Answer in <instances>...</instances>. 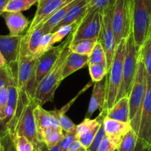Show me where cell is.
<instances>
[{"label":"cell","instance_id":"cell-1","mask_svg":"<svg viewBox=\"0 0 151 151\" xmlns=\"http://www.w3.org/2000/svg\"><path fill=\"white\" fill-rule=\"evenodd\" d=\"M74 31L67 37V43L56 64L45 77L39 84L35 92L33 99L39 105L42 106L48 101H53L55 92L62 82V73L65 62L68 55L70 53V45L73 39Z\"/></svg>","mask_w":151,"mask_h":151},{"label":"cell","instance_id":"cell-2","mask_svg":"<svg viewBox=\"0 0 151 151\" xmlns=\"http://www.w3.org/2000/svg\"><path fill=\"white\" fill-rule=\"evenodd\" d=\"M147 71L139 56L137 73L131 92L129 96L130 124L131 128L138 135L142 108L147 92Z\"/></svg>","mask_w":151,"mask_h":151},{"label":"cell","instance_id":"cell-3","mask_svg":"<svg viewBox=\"0 0 151 151\" xmlns=\"http://www.w3.org/2000/svg\"><path fill=\"white\" fill-rule=\"evenodd\" d=\"M125 43L126 39L122 40L121 42L116 45L111 66L106 75L107 91H106V101L104 110L107 112L115 104L122 81Z\"/></svg>","mask_w":151,"mask_h":151},{"label":"cell","instance_id":"cell-4","mask_svg":"<svg viewBox=\"0 0 151 151\" xmlns=\"http://www.w3.org/2000/svg\"><path fill=\"white\" fill-rule=\"evenodd\" d=\"M139 56V50L136 47L132 30L126 39L122 81L117 95L116 101L123 97H129L130 96L137 73Z\"/></svg>","mask_w":151,"mask_h":151},{"label":"cell","instance_id":"cell-5","mask_svg":"<svg viewBox=\"0 0 151 151\" xmlns=\"http://www.w3.org/2000/svg\"><path fill=\"white\" fill-rule=\"evenodd\" d=\"M116 46L127 39L133 30L132 0H116L112 17Z\"/></svg>","mask_w":151,"mask_h":151},{"label":"cell","instance_id":"cell-6","mask_svg":"<svg viewBox=\"0 0 151 151\" xmlns=\"http://www.w3.org/2000/svg\"><path fill=\"white\" fill-rule=\"evenodd\" d=\"M133 34L137 50L148 36L151 22V0H132Z\"/></svg>","mask_w":151,"mask_h":151},{"label":"cell","instance_id":"cell-7","mask_svg":"<svg viewBox=\"0 0 151 151\" xmlns=\"http://www.w3.org/2000/svg\"><path fill=\"white\" fill-rule=\"evenodd\" d=\"M67 43V39L58 46H53L36 59L33 79L27 86V91L33 98L38 85L46 76L56 64Z\"/></svg>","mask_w":151,"mask_h":151},{"label":"cell","instance_id":"cell-8","mask_svg":"<svg viewBox=\"0 0 151 151\" xmlns=\"http://www.w3.org/2000/svg\"><path fill=\"white\" fill-rule=\"evenodd\" d=\"M37 105L39 104L36 102L34 99H31L22 114L16 131V135L25 136L33 144L34 151H40L43 143L39 139L37 127L33 113L34 109Z\"/></svg>","mask_w":151,"mask_h":151},{"label":"cell","instance_id":"cell-9","mask_svg":"<svg viewBox=\"0 0 151 151\" xmlns=\"http://www.w3.org/2000/svg\"><path fill=\"white\" fill-rule=\"evenodd\" d=\"M115 2L110 5L102 14V24L101 32L98 40L102 45L107 58V71L111 66L113 56L115 53L116 42L113 27H112V17H113V8Z\"/></svg>","mask_w":151,"mask_h":151},{"label":"cell","instance_id":"cell-10","mask_svg":"<svg viewBox=\"0 0 151 151\" xmlns=\"http://www.w3.org/2000/svg\"><path fill=\"white\" fill-rule=\"evenodd\" d=\"M102 24V15L99 12L88 13L74 30L73 41L99 39Z\"/></svg>","mask_w":151,"mask_h":151},{"label":"cell","instance_id":"cell-11","mask_svg":"<svg viewBox=\"0 0 151 151\" xmlns=\"http://www.w3.org/2000/svg\"><path fill=\"white\" fill-rule=\"evenodd\" d=\"M107 116V111L101 110L98 116L91 119V118H85V119L76 127V140L79 141L82 146L88 149L95 138L97 132L102 124L104 119Z\"/></svg>","mask_w":151,"mask_h":151},{"label":"cell","instance_id":"cell-12","mask_svg":"<svg viewBox=\"0 0 151 151\" xmlns=\"http://www.w3.org/2000/svg\"><path fill=\"white\" fill-rule=\"evenodd\" d=\"M74 0H39L37 10L26 33L29 34L36 26L44 23L55 12Z\"/></svg>","mask_w":151,"mask_h":151},{"label":"cell","instance_id":"cell-13","mask_svg":"<svg viewBox=\"0 0 151 151\" xmlns=\"http://www.w3.org/2000/svg\"><path fill=\"white\" fill-rule=\"evenodd\" d=\"M147 83L146 96L142 108L138 137L151 146V77L148 75H147Z\"/></svg>","mask_w":151,"mask_h":151},{"label":"cell","instance_id":"cell-14","mask_svg":"<svg viewBox=\"0 0 151 151\" xmlns=\"http://www.w3.org/2000/svg\"><path fill=\"white\" fill-rule=\"evenodd\" d=\"M22 36L23 35H0V51L6 61L7 65L17 62Z\"/></svg>","mask_w":151,"mask_h":151},{"label":"cell","instance_id":"cell-15","mask_svg":"<svg viewBox=\"0 0 151 151\" xmlns=\"http://www.w3.org/2000/svg\"><path fill=\"white\" fill-rule=\"evenodd\" d=\"M106 91H107V80L105 76L102 80L94 83L92 95H91L85 118H91L97 110H100L101 111L104 110L106 101Z\"/></svg>","mask_w":151,"mask_h":151},{"label":"cell","instance_id":"cell-16","mask_svg":"<svg viewBox=\"0 0 151 151\" xmlns=\"http://www.w3.org/2000/svg\"><path fill=\"white\" fill-rule=\"evenodd\" d=\"M11 36H20L29 27L27 18L22 12H4L2 15Z\"/></svg>","mask_w":151,"mask_h":151},{"label":"cell","instance_id":"cell-17","mask_svg":"<svg viewBox=\"0 0 151 151\" xmlns=\"http://www.w3.org/2000/svg\"><path fill=\"white\" fill-rule=\"evenodd\" d=\"M103 125L106 136L118 145L123 136L131 129L130 123L111 119L107 116L103 122Z\"/></svg>","mask_w":151,"mask_h":151},{"label":"cell","instance_id":"cell-18","mask_svg":"<svg viewBox=\"0 0 151 151\" xmlns=\"http://www.w3.org/2000/svg\"><path fill=\"white\" fill-rule=\"evenodd\" d=\"M88 2L89 0H77L75 5L67 13L65 18L58 24L57 27L53 30L52 33L56 31L62 26L73 24L76 22H80L88 12Z\"/></svg>","mask_w":151,"mask_h":151},{"label":"cell","instance_id":"cell-19","mask_svg":"<svg viewBox=\"0 0 151 151\" xmlns=\"http://www.w3.org/2000/svg\"><path fill=\"white\" fill-rule=\"evenodd\" d=\"M33 113L38 131L46 127H60L59 121L52 110L48 111L45 110L42 106L37 105Z\"/></svg>","mask_w":151,"mask_h":151},{"label":"cell","instance_id":"cell-20","mask_svg":"<svg viewBox=\"0 0 151 151\" xmlns=\"http://www.w3.org/2000/svg\"><path fill=\"white\" fill-rule=\"evenodd\" d=\"M107 117L111 119L130 123V107L129 97H123L107 112Z\"/></svg>","mask_w":151,"mask_h":151},{"label":"cell","instance_id":"cell-21","mask_svg":"<svg viewBox=\"0 0 151 151\" xmlns=\"http://www.w3.org/2000/svg\"><path fill=\"white\" fill-rule=\"evenodd\" d=\"M88 56H84L70 52L65 62V68L62 73V80L66 79L76 71L84 68L87 65L88 66Z\"/></svg>","mask_w":151,"mask_h":151},{"label":"cell","instance_id":"cell-22","mask_svg":"<svg viewBox=\"0 0 151 151\" xmlns=\"http://www.w3.org/2000/svg\"><path fill=\"white\" fill-rule=\"evenodd\" d=\"M39 139L47 146L49 150L53 148L63 139L65 133L61 127H46L38 131Z\"/></svg>","mask_w":151,"mask_h":151},{"label":"cell","instance_id":"cell-23","mask_svg":"<svg viewBox=\"0 0 151 151\" xmlns=\"http://www.w3.org/2000/svg\"><path fill=\"white\" fill-rule=\"evenodd\" d=\"M76 1H77V0H74L73 2L68 3V5L62 7V8L58 10L56 12H55L50 18L47 19L44 23H42V28L44 34L52 33V32L53 31V30L57 27L58 24L62 21V19H63L64 18H65L67 13H68V11H70V9L75 5Z\"/></svg>","mask_w":151,"mask_h":151},{"label":"cell","instance_id":"cell-24","mask_svg":"<svg viewBox=\"0 0 151 151\" xmlns=\"http://www.w3.org/2000/svg\"><path fill=\"white\" fill-rule=\"evenodd\" d=\"M97 42L98 39H88V40H81L78 41L72 40L70 45V50L72 53L89 56Z\"/></svg>","mask_w":151,"mask_h":151},{"label":"cell","instance_id":"cell-25","mask_svg":"<svg viewBox=\"0 0 151 151\" xmlns=\"http://www.w3.org/2000/svg\"><path fill=\"white\" fill-rule=\"evenodd\" d=\"M43 36H44V32H43L42 23L36 26L29 34H27V49L29 53L33 55L34 57Z\"/></svg>","mask_w":151,"mask_h":151},{"label":"cell","instance_id":"cell-26","mask_svg":"<svg viewBox=\"0 0 151 151\" xmlns=\"http://www.w3.org/2000/svg\"><path fill=\"white\" fill-rule=\"evenodd\" d=\"M139 58L145 65L148 76L151 77V35L148 34L139 50Z\"/></svg>","mask_w":151,"mask_h":151},{"label":"cell","instance_id":"cell-27","mask_svg":"<svg viewBox=\"0 0 151 151\" xmlns=\"http://www.w3.org/2000/svg\"><path fill=\"white\" fill-rule=\"evenodd\" d=\"M138 139V135L131 128L122 138L117 147L116 151H133L136 147Z\"/></svg>","mask_w":151,"mask_h":151},{"label":"cell","instance_id":"cell-28","mask_svg":"<svg viewBox=\"0 0 151 151\" xmlns=\"http://www.w3.org/2000/svg\"><path fill=\"white\" fill-rule=\"evenodd\" d=\"M39 0H9L5 12H22L38 3Z\"/></svg>","mask_w":151,"mask_h":151},{"label":"cell","instance_id":"cell-29","mask_svg":"<svg viewBox=\"0 0 151 151\" xmlns=\"http://www.w3.org/2000/svg\"><path fill=\"white\" fill-rule=\"evenodd\" d=\"M53 113L56 115L58 121H59V126L65 133H71V134L76 135V127L77 125H76L72 120L65 114V113H60L58 111L57 109H54L52 110Z\"/></svg>","mask_w":151,"mask_h":151},{"label":"cell","instance_id":"cell-30","mask_svg":"<svg viewBox=\"0 0 151 151\" xmlns=\"http://www.w3.org/2000/svg\"><path fill=\"white\" fill-rule=\"evenodd\" d=\"M80 22H76L73 23V24H67V25L62 26L59 28H58L56 31H54L53 33L50 46L53 47V45L56 43L60 42L62 40H63L64 38H65L68 35L70 34L71 33H73L76 29L77 28L78 26L80 24Z\"/></svg>","mask_w":151,"mask_h":151},{"label":"cell","instance_id":"cell-31","mask_svg":"<svg viewBox=\"0 0 151 151\" xmlns=\"http://www.w3.org/2000/svg\"><path fill=\"white\" fill-rule=\"evenodd\" d=\"M101 63L107 65V58H106L105 52L102 45L99 41L96 44L95 47L93 49L91 55L88 59V65L91 64Z\"/></svg>","mask_w":151,"mask_h":151},{"label":"cell","instance_id":"cell-32","mask_svg":"<svg viewBox=\"0 0 151 151\" xmlns=\"http://www.w3.org/2000/svg\"><path fill=\"white\" fill-rule=\"evenodd\" d=\"M88 68H89L91 80L94 83L102 80L107 73V65L104 64H91L88 65Z\"/></svg>","mask_w":151,"mask_h":151},{"label":"cell","instance_id":"cell-33","mask_svg":"<svg viewBox=\"0 0 151 151\" xmlns=\"http://www.w3.org/2000/svg\"><path fill=\"white\" fill-rule=\"evenodd\" d=\"M116 0H89L88 13L99 12L101 15Z\"/></svg>","mask_w":151,"mask_h":151},{"label":"cell","instance_id":"cell-34","mask_svg":"<svg viewBox=\"0 0 151 151\" xmlns=\"http://www.w3.org/2000/svg\"><path fill=\"white\" fill-rule=\"evenodd\" d=\"M17 151H34L33 144L24 136L16 135L13 136Z\"/></svg>","mask_w":151,"mask_h":151},{"label":"cell","instance_id":"cell-35","mask_svg":"<svg viewBox=\"0 0 151 151\" xmlns=\"http://www.w3.org/2000/svg\"><path fill=\"white\" fill-rule=\"evenodd\" d=\"M8 100V87L0 89V124L6 119V108Z\"/></svg>","mask_w":151,"mask_h":151},{"label":"cell","instance_id":"cell-36","mask_svg":"<svg viewBox=\"0 0 151 151\" xmlns=\"http://www.w3.org/2000/svg\"><path fill=\"white\" fill-rule=\"evenodd\" d=\"M52 36H53V33H49L44 34V36L42 38L41 41H40V45L38 47V50L36 51V55H35V58L36 59L40 57V56L45 53L47 50L52 47L50 46V42H51Z\"/></svg>","mask_w":151,"mask_h":151},{"label":"cell","instance_id":"cell-37","mask_svg":"<svg viewBox=\"0 0 151 151\" xmlns=\"http://www.w3.org/2000/svg\"><path fill=\"white\" fill-rule=\"evenodd\" d=\"M12 73L8 65L0 67V89L8 87L14 82Z\"/></svg>","mask_w":151,"mask_h":151},{"label":"cell","instance_id":"cell-38","mask_svg":"<svg viewBox=\"0 0 151 151\" xmlns=\"http://www.w3.org/2000/svg\"><path fill=\"white\" fill-rule=\"evenodd\" d=\"M0 143L3 146L5 151H17L13 136L8 131L0 133Z\"/></svg>","mask_w":151,"mask_h":151},{"label":"cell","instance_id":"cell-39","mask_svg":"<svg viewBox=\"0 0 151 151\" xmlns=\"http://www.w3.org/2000/svg\"><path fill=\"white\" fill-rule=\"evenodd\" d=\"M105 136L106 135H105V132H104V125H103V123H102V124H101V127H100L99 130L98 132H97L95 138H94L93 140L92 143H91V145H90L89 147L88 148V151L98 150L100 144H101V142H102L103 139H104Z\"/></svg>","mask_w":151,"mask_h":151},{"label":"cell","instance_id":"cell-40","mask_svg":"<svg viewBox=\"0 0 151 151\" xmlns=\"http://www.w3.org/2000/svg\"><path fill=\"white\" fill-rule=\"evenodd\" d=\"M76 139V134H71V133H65L64 135L63 139L59 142V148L60 151H68L70 147L73 144V142Z\"/></svg>","mask_w":151,"mask_h":151},{"label":"cell","instance_id":"cell-41","mask_svg":"<svg viewBox=\"0 0 151 151\" xmlns=\"http://www.w3.org/2000/svg\"><path fill=\"white\" fill-rule=\"evenodd\" d=\"M118 145L111 140L107 136H104L102 142L100 144L97 151H116Z\"/></svg>","mask_w":151,"mask_h":151},{"label":"cell","instance_id":"cell-42","mask_svg":"<svg viewBox=\"0 0 151 151\" xmlns=\"http://www.w3.org/2000/svg\"><path fill=\"white\" fill-rule=\"evenodd\" d=\"M133 151H151V146L148 145L139 138L136 147Z\"/></svg>","mask_w":151,"mask_h":151},{"label":"cell","instance_id":"cell-43","mask_svg":"<svg viewBox=\"0 0 151 151\" xmlns=\"http://www.w3.org/2000/svg\"><path fill=\"white\" fill-rule=\"evenodd\" d=\"M68 151H88V149L85 148L84 146H82V145H81L80 142L76 139V140L73 142L71 146L70 147Z\"/></svg>","mask_w":151,"mask_h":151},{"label":"cell","instance_id":"cell-44","mask_svg":"<svg viewBox=\"0 0 151 151\" xmlns=\"http://www.w3.org/2000/svg\"><path fill=\"white\" fill-rule=\"evenodd\" d=\"M40 151H60V148H59V145L58 144L57 145H56V146L53 147V148L49 150L48 148L47 147V146H46L44 143H42V145L41 147H40Z\"/></svg>","mask_w":151,"mask_h":151},{"label":"cell","instance_id":"cell-45","mask_svg":"<svg viewBox=\"0 0 151 151\" xmlns=\"http://www.w3.org/2000/svg\"><path fill=\"white\" fill-rule=\"evenodd\" d=\"M9 0H0V16H2L5 12V8L6 7Z\"/></svg>","mask_w":151,"mask_h":151},{"label":"cell","instance_id":"cell-46","mask_svg":"<svg viewBox=\"0 0 151 151\" xmlns=\"http://www.w3.org/2000/svg\"><path fill=\"white\" fill-rule=\"evenodd\" d=\"M6 65H7L6 61H5L3 55L2 54V53H1V51H0V67H4V66H6Z\"/></svg>","mask_w":151,"mask_h":151},{"label":"cell","instance_id":"cell-47","mask_svg":"<svg viewBox=\"0 0 151 151\" xmlns=\"http://www.w3.org/2000/svg\"><path fill=\"white\" fill-rule=\"evenodd\" d=\"M148 34H150L151 35V22H150V26H149V30H148Z\"/></svg>","mask_w":151,"mask_h":151},{"label":"cell","instance_id":"cell-48","mask_svg":"<svg viewBox=\"0 0 151 151\" xmlns=\"http://www.w3.org/2000/svg\"><path fill=\"white\" fill-rule=\"evenodd\" d=\"M0 151H5V150H4L3 146H2V144H1V143H0Z\"/></svg>","mask_w":151,"mask_h":151}]
</instances>
